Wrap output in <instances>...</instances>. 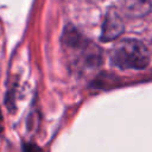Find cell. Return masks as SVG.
I'll use <instances>...</instances> for the list:
<instances>
[{"label": "cell", "instance_id": "6da1fadb", "mask_svg": "<svg viewBox=\"0 0 152 152\" xmlns=\"http://www.w3.org/2000/svg\"><path fill=\"white\" fill-rule=\"evenodd\" d=\"M62 45L69 66L78 75L88 74L102 64V50L94 42L84 37L74 26H65L62 34Z\"/></svg>", "mask_w": 152, "mask_h": 152}, {"label": "cell", "instance_id": "7a4b0ae2", "mask_svg": "<svg viewBox=\"0 0 152 152\" xmlns=\"http://www.w3.org/2000/svg\"><path fill=\"white\" fill-rule=\"evenodd\" d=\"M151 61L150 52L144 43L138 39H122L110 51V63L120 69H145Z\"/></svg>", "mask_w": 152, "mask_h": 152}, {"label": "cell", "instance_id": "3957f363", "mask_svg": "<svg viewBox=\"0 0 152 152\" xmlns=\"http://www.w3.org/2000/svg\"><path fill=\"white\" fill-rule=\"evenodd\" d=\"M124 28L125 26H124V20L120 14V11L115 7H110L108 8L104 15L100 39L106 43L115 40L121 36V33L124 32Z\"/></svg>", "mask_w": 152, "mask_h": 152}, {"label": "cell", "instance_id": "277c9868", "mask_svg": "<svg viewBox=\"0 0 152 152\" xmlns=\"http://www.w3.org/2000/svg\"><path fill=\"white\" fill-rule=\"evenodd\" d=\"M120 10L129 18H141L152 10V0H119Z\"/></svg>", "mask_w": 152, "mask_h": 152}, {"label": "cell", "instance_id": "5b68a950", "mask_svg": "<svg viewBox=\"0 0 152 152\" xmlns=\"http://www.w3.org/2000/svg\"><path fill=\"white\" fill-rule=\"evenodd\" d=\"M24 151L25 152H43V150L40 147H38L37 145L34 144H31V142H27V144H24Z\"/></svg>", "mask_w": 152, "mask_h": 152}, {"label": "cell", "instance_id": "8992f818", "mask_svg": "<svg viewBox=\"0 0 152 152\" xmlns=\"http://www.w3.org/2000/svg\"><path fill=\"white\" fill-rule=\"evenodd\" d=\"M4 129V126H2V114H1V110H0V132Z\"/></svg>", "mask_w": 152, "mask_h": 152}]
</instances>
